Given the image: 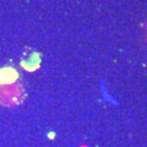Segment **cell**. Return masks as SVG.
<instances>
[{"label": "cell", "mask_w": 147, "mask_h": 147, "mask_svg": "<svg viewBox=\"0 0 147 147\" xmlns=\"http://www.w3.org/2000/svg\"><path fill=\"white\" fill-rule=\"evenodd\" d=\"M19 74L14 69L2 68L0 69V85H8L14 83Z\"/></svg>", "instance_id": "1"}]
</instances>
